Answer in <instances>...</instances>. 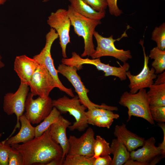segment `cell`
<instances>
[{
	"label": "cell",
	"mask_w": 165,
	"mask_h": 165,
	"mask_svg": "<svg viewBox=\"0 0 165 165\" xmlns=\"http://www.w3.org/2000/svg\"><path fill=\"white\" fill-rule=\"evenodd\" d=\"M112 159L109 155L95 158L93 165H111Z\"/></svg>",
	"instance_id": "e575fe53"
},
{
	"label": "cell",
	"mask_w": 165,
	"mask_h": 165,
	"mask_svg": "<svg viewBox=\"0 0 165 165\" xmlns=\"http://www.w3.org/2000/svg\"><path fill=\"white\" fill-rule=\"evenodd\" d=\"M149 58L153 59L151 65L155 70L156 74L163 72L165 69V50H162L157 46L150 51Z\"/></svg>",
	"instance_id": "603a6c76"
},
{
	"label": "cell",
	"mask_w": 165,
	"mask_h": 165,
	"mask_svg": "<svg viewBox=\"0 0 165 165\" xmlns=\"http://www.w3.org/2000/svg\"><path fill=\"white\" fill-rule=\"evenodd\" d=\"M150 111L153 120L160 123L165 122V106L150 105Z\"/></svg>",
	"instance_id": "f546056e"
},
{
	"label": "cell",
	"mask_w": 165,
	"mask_h": 165,
	"mask_svg": "<svg viewBox=\"0 0 165 165\" xmlns=\"http://www.w3.org/2000/svg\"><path fill=\"white\" fill-rule=\"evenodd\" d=\"M119 104L128 109V119L129 121L132 116L142 118L152 125L154 121L151 116L150 105L145 89H142L135 94L124 92L121 96Z\"/></svg>",
	"instance_id": "277c9868"
},
{
	"label": "cell",
	"mask_w": 165,
	"mask_h": 165,
	"mask_svg": "<svg viewBox=\"0 0 165 165\" xmlns=\"http://www.w3.org/2000/svg\"><path fill=\"white\" fill-rule=\"evenodd\" d=\"M156 142L153 137L145 140L141 148L130 152V159L143 163L145 165L156 163L160 159L157 156L162 155L159 147L155 146Z\"/></svg>",
	"instance_id": "9a60e30c"
},
{
	"label": "cell",
	"mask_w": 165,
	"mask_h": 165,
	"mask_svg": "<svg viewBox=\"0 0 165 165\" xmlns=\"http://www.w3.org/2000/svg\"><path fill=\"white\" fill-rule=\"evenodd\" d=\"M94 134L93 130L89 127L79 138L70 135L68 138L69 149L67 155H81L93 156L95 141Z\"/></svg>",
	"instance_id": "5bb4252c"
},
{
	"label": "cell",
	"mask_w": 165,
	"mask_h": 165,
	"mask_svg": "<svg viewBox=\"0 0 165 165\" xmlns=\"http://www.w3.org/2000/svg\"><path fill=\"white\" fill-rule=\"evenodd\" d=\"M156 79L154 84L159 85L165 83V72L164 71L159 74L157 76Z\"/></svg>",
	"instance_id": "8d00e7d4"
},
{
	"label": "cell",
	"mask_w": 165,
	"mask_h": 165,
	"mask_svg": "<svg viewBox=\"0 0 165 165\" xmlns=\"http://www.w3.org/2000/svg\"><path fill=\"white\" fill-rule=\"evenodd\" d=\"M86 115L88 121L90 120L95 118L101 116H107L113 118V119H118L119 115L114 113L112 111L103 108L95 107L90 109H88L86 112Z\"/></svg>",
	"instance_id": "83f0119b"
},
{
	"label": "cell",
	"mask_w": 165,
	"mask_h": 165,
	"mask_svg": "<svg viewBox=\"0 0 165 165\" xmlns=\"http://www.w3.org/2000/svg\"><path fill=\"white\" fill-rule=\"evenodd\" d=\"M7 0H0V6L4 4Z\"/></svg>",
	"instance_id": "ab89813d"
},
{
	"label": "cell",
	"mask_w": 165,
	"mask_h": 165,
	"mask_svg": "<svg viewBox=\"0 0 165 165\" xmlns=\"http://www.w3.org/2000/svg\"><path fill=\"white\" fill-rule=\"evenodd\" d=\"M2 57L0 54V68H3L5 66V64L2 60Z\"/></svg>",
	"instance_id": "f35d334b"
},
{
	"label": "cell",
	"mask_w": 165,
	"mask_h": 165,
	"mask_svg": "<svg viewBox=\"0 0 165 165\" xmlns=\"http://www.w3.org/2000/svg\"><path fill=\"white\" fill-rule=\"evenodd\" d=\"M94 155L96 158L112 154V149L109 143L100 135H97L94 146Z\"/></svg>",
	"instance_id": "d4e9b609"
},
{
	"label": "cell",
	"mask_w": 165,
	"mask_h": 165,
	"mask_svg": "<svg viewBox=\"0 0 165 165\" xmlns=\"http://www.w3.org/2000/svg\"><path fill=\"white\" fill-rule=\"evenodd\" d=\"M94 9L99 12H105L108 7L105 0H83Z\"/></svg>",
	"instance_id": "d6a6232c"
},
{
	"label": "cell",
	"mask_w": 165,
	"mask_h": 165,
	"mask_svg": "<svg viewBox=\"0 0 165 165\" xmlns=\"http://www.w3.org/2000/svg\"><path fill=\"white\" fill-rule=\"evenodd\" d=\"M64 160L62 158L54 159L48 162L46 165H62Z\"/></svg>",
	"instance_id": "74e56055"
},
{
	"label": "cell",
	"mask_w": 165,
	"mask_h": 165,
	"mask_svg": "<svg viewBox=\"0 0 165 165\" xmlns=\"http://www.w3.org/2000/svg\"><path fill=\"white\" fill-rule=\"evenodd\" d=\"M29 86L20 83L17 90L15 93L8 92L4 96L3 108L4 112L8 115L15 114L17 118L16 123L12 133L8 137L12 136L17 128L20 129V118L23 114L25 110L26 101L29 94Z\"/></svg>",
	"instance_id": "52a82bcc"
},
{
	"label": "cell",
	"mask_w": 165,
	"mask_h": 165,
	"mask_svg": "<svg viewBox=\"0 0 165 165\" xmlns=\"http://www.w3.org/2000/svg\"><path fill=\"white\" fill-rule=\"evenodd\" d=\"M71 125L68 120L61 115L58 120L49 128V133L51 138L59 144L62 148V159L64 160L69 149L68 138L66 134V129Z\"/></svg>",
	"instance_id": "2e32d148"
},
{
	"label": "cell",
	"mask_w": 165,
	"mask_h": 165,
	"mask_svg": "<svg viewBox=\"0 0 165 165\" xmlns=\"http://www.w3.org/2000/svg\"><path fill=\"white\" fill-rule=\"evenodd\" d=\"M149 88L146 95L149 105L154 106H165V83L153 84Z\"/></svg>",
	"instance_id": "7402d4cb"
},
{
	"label": "cell",
	"mask_w": 165,
	"mask_h": 165,
	"mask_svg": "<svg viewBox=\"0 0 165 165\" xmlns=\"http://www.w3.org/2000/svg\"><path fill=\"white\" fill-rule=\"evenodd\" d=\"M114 119L108 116H101L97 117L88 121V124L99 127H106L109 129L114 121Z\"/></svg>",
	"instance_id": "f1b7e54d"
},
{
	"label": "cell",
	"mask_w": 165,
	"mask_h": 165,
	"mask_svg": "<svg viewBox=\"0 0 165 165\" xmlns=\"http://www.w3.org/2000/svg\"><path fill=\"white\" fill-rule=\"evenodd\" d=\"M29 86L30 93L34 96H38L42 98L49 97L51 91L57 88L49 72L44 66L39 64L32 75Z\"/></svg>",
	"instance_id": "7c38bea8"
},
{
	"label": "cell",
	"mask_w": 165,
	"mask_h": 165,
	"mask_svg": "<svg viewBox=\"0 0 165 165\" xmlns=\"http://www.w3.org/2000/svg\"><path fill=\"white\" fill-rule=\"evenodd\" d=\"M139 43L142 47L143 52L144 61L143 68L141 72L136 75H132L129 71L126 72L127 77L130 81L129 92L133 94L137 93L141 89L149 88L154 84L153 80L157 76L154 69L152 67L150 69L148 67L149 58L145 53L143 41L140 40Z\"/></svg>",
	"instance_id": "4fadbf2b"
},
{
	"label": "cell",
	"mask_w": 165,
	"mask_h": 165,
	"mask_svg": "<svg viewBox=\"0 0 165 165\" xmlns=\"http://www.w3.org/2000/svg\"><path fill=\"white\" fill-rule=\"evenodd\" d=\"M110 14L116 17L120 16L123 13L122 10L118 7V0H105Z\"/></svg>",
	"instance_id": "836d02e7"
},
{
	"label": "cell",
	"mask_w": 165,
	"mask_h": 165,
	"mask_svg": "<svg viewBox=\"0 0 165 165\" xmlns=\"http://www.w3.org/2000/svg\"><path fill=\"white\" fill-rule=\"evenodd\" d=\"M20 128L18 133L5 140L6 142L10 146L26 142L35 137V127L31 125L24 114L20 117Z\"/></svg>",
	"instance_id": "d6986e66"
},
{
	"label": "cell",
	"mask_w": 165,
	"mask_h": 165,
	"mask_svg": "<svg viewBox=\"0 0 165 165\" xmlns=\"http://www.w3.org/2000/svg\"><path fill=\"white\" fill-rule=\"evenodd\" d=\"M95 158L81 155L66 156L62 165H93Z\"/></svg>",
	"instance_id": "484cf974"
},
{
	"label": "cell",
	"mask_w": 165,
	"mask_h": 165,
	"mask_svg": "<svg viewBox=\"0 0 165 165\" xmlns=\"http://www.w3.org/2000/svg\"><path fill=\"white\" fill-rule=\"evenodd\" d=\"M158 124L162 130L163 136V141L158 146L161 150L162 155L164 156L165 155V124L163 123H158Z\"/></svg>",
	"instance_id": "d590c367"
},
{
	"label": "cell",
	"mask_w": 165,
	"mask_h": 165,
	"mask_svg": "<svg viewBox=\"0 0 165 165\" xmlns=\"http://www.w3.org/2000/svg\"><path fill=\"white\" fill-rule=\"evenodd\" d=\"M2 134L0 133V138L1 137V136L2 135Z\"/></svg>",
	"instance_id": "b9f144b4"
},
{
	"label": "cell",
	"mask_w": 165,
	"mask_h": 165,
	"mask_svg": "<svg viewBox=\"0 0 165 165\" xmlns=\"http://www.w3.org/2000/svg\"><path fill=\"white\" fill-rule=\"evenodd\" d=\"M78 69L75 66H69L62 63L59 64L57 70L58 73L65 77L72 84L81 103L85 106L88 109L96 107L112 111L118 110L117 107L109 106L105 104L98 105L93 103L90 100L87 94L89 90L85 87L82 82L80 76L77 73Z\"/></svg>",
	"instance_id": "5b68a950"
},
{
	"label": "cell",
	"mask_w": 165,
	"mask_h": 165,
	"mask_svg": "<svg viewBox=\"0 0 165 165\" xmlns=\"http://www.w3.org/2000/svg\"><path fill=\"white\" fill-rule=\"evenodd\" d=\"M23 158L20 153L11 147L8 154V165H22Z\"/></svg>",
	"instance_id": "1f68e13d"
},
{
	"label": "cell",
	"mask_w": 165,
	"mask_h": 165,
	"mask_svg": "<svg viewBox=\"0 0 165 165\" xmlns=\"http://www.w3.org/2000/svg\"><path fill=\"white\" fill-rule=\"evenodd\" d=\"M110 146L113 156L111 165H122L130 159V152L117 138L112 140Z\"/></svg>",
	"instance_id": "44dd1931"
},
{
	"label": "cell",
	"mask_w": 165,
	"mask_h": 165,
	"mask_svg": "<svg viewBox=\"0 0 165 165\" xmlns=\"http://www.w3.org/2000/svg\"><path fill=\"white\" fill-rule=\"evenodd\" d=\"M72 57L68 58V63L69 65L75 66L80 69L83 64H90L95 66L99 70L103 71L105 76H114L118 78L120 80L124 81L127 79L126 72L129 71V64L126 62L119 67H116L102 63L100 58L90 59L83 58L75 52L72 53Z\"/></svg>",
	"instance_id": "9c48e42d"
},
{
	"label": "cell",
	"mask_w": 165,
	"mask_h": 165,
	"mask_svg": "<svg viewBox=\"0 0 165 165\" xmlns=\"http://www.w3.org/2000/svg\"><path fill=\"white\" fill-rule=\"evenodd\" d=\"M58 38V35L56 31L51 28L46 35L44 47L39 54L33 57V58L39 64L44 66L49 72L57 84V88L72 97L75 95L72 88L65 87L59 79L57 70L54 67L51 57V50L52 45Z\"/></svg>",
	"instance_id": "8992f818"
},
{
	"label": "cell",
	"mask_w": 165,
	"mask_h": 165,
	"mask_svg": "<svg viewBox=\"0 0 165 165\" xmlns=\"http://www.w3.org/2000/svg\"><path fill=\"white\" fill-rule=\"evenodd\" d=\"M34 96L29 93L25 104L24 114L32 124L42 121L50 113L53 106L52 100L50 97L42 98L38 97L34 99Z\"/></svg>",
	"instance_id": "8fae6325"
},
{
	"label": "cell",
	"mask_w": 165,
	"mask_h": 165,
	"mask_svg": "<svg viewBox=\"0 0 165 165\" xmlns=\"http://www.w3.org/2000/svg\"><path fill=\"white\" fill-rule=\"evenodd\" d=\"M11 146L21 155L23 158L22 165H46L53 160L62 159V148L51 138L49 128L39 137H35L21 144H18Z\"/></svg>",
	"instance_id": "6da1fadb"
},
{
	"label": "cell",
	"mask_w": 165,
	"mask_h": 165,
	"mask_svg": "<svg viewBox=\"0 0 165 165\" xmlns=\"http://www.w3.org/2000/svg\"><path fill=\"white\" fill-rule=\"evenodd\" d=\"M151 39L156 42L158 48L165 50V23L155 28L152 33Z\"/></svg>",
	"instance_id": "4316f807"
},
{
	"label": "cell",
	"mask_w": 165,
	"mask_h": 165,
	"mask_svg": "<svg viewBox=\"0 0 165 165\" xmlns=\"http://www.w3.org/2000/svg\"><path fill=\"white\" fill-rule=\"evenodd\" d=\"M61 113L55 107H53L50 114L40 123L35 127V137L41 135L57 121L61 115Z\"/></svg>",
	"instance_id": "cb8c5ba5"
},
{
	"label": "cell",
	"mask_w": 165,
	"mask_h": 165,
	"mask_svg": "<svg viewBox=\"0 0 165 165\" xmlns=\"http://www.w3.org/2000/svg\"><path fill=\"white\" fill-rule=\"evenodd\" d=\"M50 0H43L42 1V2H47L49 1Z\"/></svg>",
	"instance_id": "60d3db41"
},
{
	"label": "cell",
	"mask_w": 165,
	"mask_h": 165,
	"mask_svg": "<svg viewBox=\"0 0 165 165\" xmlns=\"http://www.w3.org/2000/svg\"><path fill=\"white\" fill-rule=\"evenodd\" d=\"M53 107L61 113L68 112L75 118V121L68 127L71 131L77 130L79 132L84 131L88 127L86 115L87 108L82 104L77 95L70 98L65 95L57 99L52 100Z\"/></svg>",
	"instance_id": "3957f363"
},
{
	"label": "cell",
	"mask_w": 165,
	"mask_h": 165,
	"mask_svg": "<svg viewBox=\"0 0 165 165\" xmlns=\"http://www.w3.org/2000/svg\"><path fill=\"white\" fill-rule=\"evenodd\" d=\"M11 148L5 140L0 142V165H8V154Z\"/></svg>",
	"instance_id": "4dcf8cb0"
},
{
	"label": "cell",
	"mask_w": 165,
	"mask_h": 165,
	"mask_svg": "<svg viewBox=\"0 0 165 165\" xmlns=\"http://www.w3.org/2000/svg\"><path fill=\"white\" fill-rule=\"evenodd\" d=\"M70 6L83 16L94 20H101L105 16L106 12H99L94 9L83 0H68Z\"/></svg>",
	"instance_id": "ffe728a7"
},
{
	"label": "cell",
	"mask_w": 165,
	"mask_h": 165,
	"mask_svg": "<svg viewBox=\"0 0 165 165\" xmlns=\"http://www.w3.org/2000/svg\"><path fill=\"white\" fill-rule=\"evenodd\" d=\"M114 134L130 152L142 146L145 140L144 138L128 130L126 125L123 123L115 126Z\"/></svg>",
	"instance_id": "ac0fdd59"
},
{
	"label": "cell",
	"mask_w": 165,
	"mask_h": 165,
	"mask_svg": "<svg viewBox=\"0 0 165 165\" xmlns=\"http://www.w3.org/2000/svg\"><path fill=\"white\" fill-rule=\"evenodd\" d=\"M47 22L58 34L62 56L64 58H67L66 49L67 45L71 43L69 31L71 25L67 10L60 8L52 12L48 17Z\"/></svg>",
	"instance_id": "30bf717a"
},
{
	"label": "cell",
	"mask_w": 165,
	"mask_h": 165,
	"mask_svg": "<svg viewBox=\"0 0 165 165\" xmlns=\"http://www.w3.org/2000/svg\"><path fill=\"white\" fill-rule=\"evenodd\" d=\"M67 11L75 33L84 40V50L81 57H91L95 50L93 41L94 33L96 28L101 24V20L85 17L75 11L70 5L68 6Z\"/></svg>",
	"instance_id": "7a4b0ae2"
},
{
	"label": "cell",
	"mask_w": 165,
	"mask_h": 165,
	"mask_svg": "<svg viewBox=\"0 0 165 165\" xmlns=\"http://www.w3.org/2000/svg\"><path fill=\"white\" fill-rule=\"evenodd\" d=\"M126 33L123 34L119 38L114 39L112 35L108 37H104L95 31L93 36L97 43V46L94 53L91 56L92 59L100 58L104 56L114 57L123 63L132 58L130 50L119 49L115 46L114 42L119 40L123 37H125Z\"/></svg>",
	"instance_id": "ba28073f"
},
{
	"label": "cell",
	"mask_w": 165,
	"mask_h": 165,
	"mask_svg": "<svg viewBox=\"0 0 165 165\" xmlns=\"http://www.w3.org/2000/svg\"></svg>",
	"instance_id": "7bdbcfd3"
},
{
	"label": "cell",
	"mask_w": 165,
	"mask_h": 165,
	"mask_svg": "<svg viewBox=\"0 0 165 165\" xmlns=\"http://www.w3.org/2000/svg\"><path fill=\"white\" fill-rule=\"evenodd\" d=\"M33 58L25 55L16 56L14 63V69L19 77L20 82L28 86L32 75L39 65Z\"/></svg>",
	"instance_id": "e0dca14e"
}]
</instances>
